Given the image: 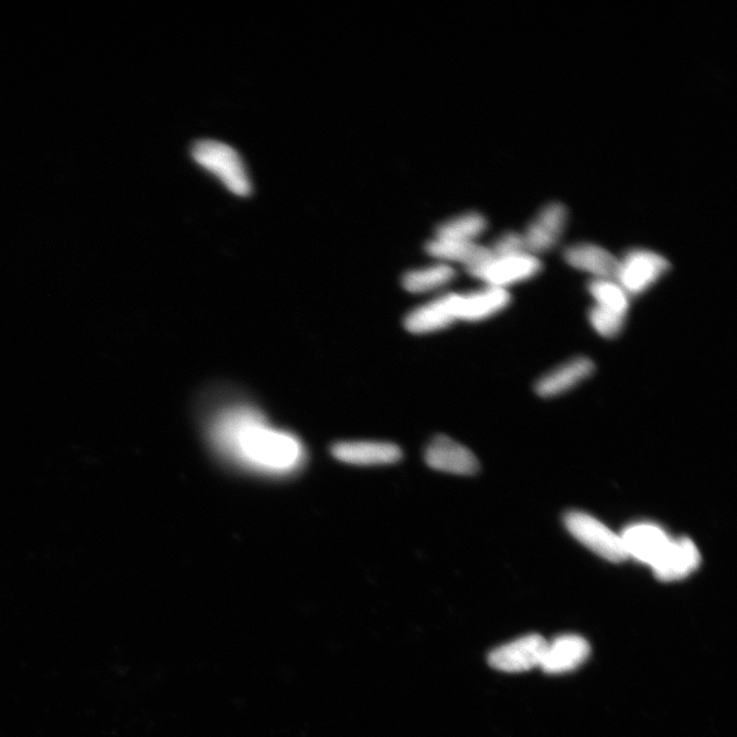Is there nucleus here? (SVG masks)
Here are the masks:
<instances>
[{
    "instance_id": "obj_1",
    "label": "nucleus",
    "mask_w": 737,
    "mask_h": 737,
    "mask_svg": "<svg viewBox=\"0 0 737 737\" xmlns=\"http://www.w3.org/2000/svg\"><path fill=\"white\" fill-rule=\"evenodd\" d=\"M216 450L234 463L268 475H289L306 461V450L292 433L272 427L248 406L223 411L210 427Z\"/></svg>"
},
{
    "instance_id": "obj_2",
    "label": "nucleus",
    "mask_w": 737,
    "mask_h": 737,
    "mask_svg": "<svg viewBox=\"0 0 737 737\" xmlns=\"http://www.w3.org/2000/svg\"><path fill=\"white\" fill-rule=\"evenodd\" d=\"M192 157L233 194L240 197L251 194L252 185L245 164L232 147L218 141L202 140L194 144Z\"/></svg>"
},
{
    "instance_id": "obj_3",
    "label": "nucleus",
    "mask_w": 737,
    "mask_h": 737,
    "mask_svg": "<svg viewBox=\"0 0 737 737\" xmlns=\"http://www.w3.org/2000/svg\"><path fill=\"white\" fill-rule=\"evenodd\" d=\"M671 269L669 260L648 249L629 250L619 259L615 281L631 296L652 288Z\"/></svg>"
},
{
    "instance_id": "obj_4",
    "label": "nucleus",
    "mask_w": 737,
    "mask_h": 737,
    "mask_svg": "<svg viewBox=\"0 0 737 737\" xmlns=\"http://www.w3.org/2000/svg\"><path fill=\"white\" fill-rule=\"evenodd\" d=\"M543 265L538 256L524 253L512 256L494 254L467 273L485 283L486 286L506 289L526 282L542 272Z\"/></svg>"
},
{
    "instance_id": "obj_5",
    "label": "nucleus",
    "mask_w": 737,
    "mask_h": 737,
    "mask_svg": "<svg viewBox=\"0 0 737 737\" xmlns=\"http://www.w3.org/2000/svg\"><path fill=\"white\" fill-rule=\"evenodd\" d=\"M568 531L597 555L612 562L628 559L620 534L583 511H570L565 516Z\"/></svg>"
},
{
    "instance_id": "obj_6",
    "label": "nucleus",
    "mask_w": 737,
    "mask_h": 737,
    "mask_svg": "<svg viewBox=\"0 0 737 737\" xmlns=\"http://www.w3.org/2000/svg\"><path fill=\"white\" fill-rule=\"evenodd\" d=\"M547 640L539 634H530L501 645L489 656V664L506 673H522L540 667Z\"/></svg>"
},
{
    "instance_id": "obj_7",
    "label": "nucleus",
    "mask_w": 737,
    "mask_h": 737,
    "mask_svg": "<svg viewBox=\"0 0 737 737\" xmlns=\"http://www.w3.org/2000/svg\"><path fill=\"white\" fill-rule=\"evenodd\" d=\"M510 302L508 290L486 285L471 292L453 293L457 322L476 323L488 320L506 310Z\"/></svg>"
},
{
    "instance_id": "obj_8",
    "label": "nucleus",
    "mask_w": 737,
    "mask_h": 737,
    "mask_svg": "<svg viewBox=\"0 0 737 737\" xmlns=\"http://www.w3.org/2000/svg\"><path fill=\"white\" fill-rule=\"evenodd\" d=\"M568 220V208L562 203L545 205L523 233L528 251L538 256L552 250L565 233Z\"/></svg>"
},
{
    "instance_id": "obj_9",
    "label": "nucleus",
    "mask_w": 737,
    "mask_h": 737,
    "mask_svg": "<svg viewBox=\"0 0 737 737\" xmlns=\"http://www.w3.org/2000/svg\"><path fill=\"white\" fill-rule=\"evenodd\" d=\"M628 558H633L652 569L661 559L672 537L660 526L638 523L621 534Z\"/></svg>"
},
{
    "instance_id": "obj_10",
    "label": "nucleus",
    "mask_w": 737,
    "mask_h": 737,
    "mask_svg": "<svg viewBox=\"0 0 737 737\" xmlns=\"http://www.w3.org/2000/svg\"><path fill=\"white\" fill-rule=\"evenodd\" d=\"M425 460L429 467L456 475H473L480 464L474 454L446 436L433 439L426 448Z\"/></svg>"
},
{
    "instance_id": "obj_11",
    "label": "nucleus",
    "mask_w": 737,
    "mask_h": 737,
    "mask_svg": "<svg viewBox=\"0 0 737 737\" xmlns=\"http://www.w3.org/2000/svg\"><path fill=\"white\" fill-rule=\"evenodd\" d=\"M590 655L586 639L575 634H565L548 642L540 668L548 674H562L579 668Z\"/></svg>"
},
{
    "instance_id": "obj_12",
    "label": "nucleus",
    "mask_w": 737,
    "mask_h": 737,
    "mask_svg": "<svg viewBox=\"0 0 737 737\" xmlns=\"http://www.w3.org/2000/svg\"><path fill=\"white\" fill-rule=\"evenodd\" d=\"M701 565V553L689 538H673L661 559L652 568L657 579L674 582L687 578Z\"/></svg>"
},
{
    "instance_id": "obj_13",
    "label": "nucleus",
    "mask_w": 737,
    "mask_h": 737,
    "mask_svg": "<svg viewBox=\"0 0 737 737\" xmlns=\"http://www.w3.org/2000/svg\"><path fill=\"white\" fill-rule=\"evenodd\" d=\"M338 461L357 466L395 464L402 459V450L395 444L376 441H345L331 449Z\"/></svg>"
},
{
    "instance_id": "obj_14",
    "label": "nucleus",
    "mask_w": 737,
    "mask_h": 737,
    "mask_svg": "<svg viewBox=\"0 0 737 737\" xmlns=\"http://www.w3.org/2000/svg\"><path fill=\"white\" fill-rule=\"evenodd\" d=\"M566 263L574 269L592 275L593 279L615 280L619 258L610 251L592 243H577L562 253Z\"/></svg>"
},
{
    "instance_id": "obj_15",
    "label": "nucleus",
    "mask_w": 737,
    "mask_h": 737,
    "mask_svg": "<svg viewBox=\"0 0 737 737\" xmlns=\"http://www.w3.org/2000/svg\"><path fill=\"white\" fill-rule=\"evenodd\" d=\"M452 299L453 293L444 294L417 307L406 316L405 328L412 334L423 335L452 326L457 322Z\"/></svg>"
},
{
    "instance_id": "obj_16",
    "label": "nucleus",
    "mask_w": 737,
    "mask_h": 737,
    "mask_svg": "<svg viewBox=\"0 0 737 737\" xmlns=\"http://www.w3.org/2000/svg\"><path fill=\"white\" fill-rule=\"evenodd\" d=\"M595 371V364L586 357L575 358L548 372L536 383V393L542 398H553L568 393Z\"/></svg>"
},
{
    "instance_id": "obj_17",
    "label": "nucleus",
    "mask_w": 737,
    "mask_h": 737,
    "mask_svg": "<svg viewBox=\"0 0 737 737\" xmlns=\"http://www.w3.org/2000/svg\"><path fill=\"white\" fill-rule=\"evenodd\" d=\"M426 252L438 262L462 265L466 271L493 255L490 247L476 242H460L435 237L426 244Z\"/></svg>"
},
{
    "instance_id": "obj_18",
    "label": "nucleus",
    "mask_w": 737,
    "mask_h": 737,
    "mask_svg": "<svg viewBox=\"0 0 737 737\" xmlns=\"http://www.w3.org/2000/svg\"><path fill=\"white\" fill-rule=\"evenodd\" d=\"M455 278L456 270L453 266L438 262L407 272L403 276L402 285L410 293L423 294L443 289Z\"/></svg>"
},
{
    "instance_id": "obj_19",
    "label": "nucleus",
    "mask_w": 737,
    "mask_h": 737,
    "mask_svg": "<svg viewBox=\"0 0 737 737\" xmlns=\"http://www.w3.org/2000/svg\"><path fill=\"white\" fill-rule=\"evenodd\" d=\"M487 229V220L480 213L469 212L443 223L436 236L460 242H476Z\"/></svg>"
},
{
    "instance_id": "obj_20",
    "label": "nucleus",
    "mask_w": 737,
    "mask_h": 737,
    "mask_svg": "<svg viewBox=\"0 0 737 737\" xmlns=\"http://www.w3.org/2000/svg\"><path fill=\"white\" fill-rule=\"evenodd\" d=\"M587 288L595 300V306L627 316L630 296L615 280L593 279Z\"/></svg>"
},
{
    "instance_id": "obj_21",
    "label": "nucleus",
    "mask_w": 737,
    "mask_h": 737,
    "mask_svg": "<svg viewBox=\"0 0 737 737\" xmlns=\"http://www.w3.org/2000/svg\"><path fill=\"white\" fill-rule=\"evenodd\" d=\"M627 316L621 315L598 306L589 311V322L592 328L604 338L619 336L626 323Z\"/></svg>"
},
{
    "instance_id": "obj_22",
    "label": "nucleus",
    "mask_w": 737,
    "mask_h": 737,
    "mask_svg": "<svg viewBox=\"0 0 737 737\" xmlns=\"http://www.w3.org/2000/svg\"><path fill=\"white\" fill-rule=\"evenodd\" d=\"M495 256H512L530 253L527 249L523 234L508 232L502 235L490 247Z\"/></svg>"
}]
</instances>
